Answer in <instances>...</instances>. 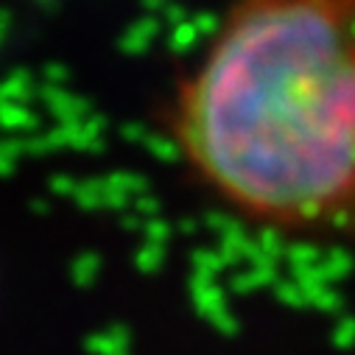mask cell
Wrapping results in <instances>:
<instances>
[{"mask_svg": "<svg viewBox=\"0 0 355 355\" xmlns=\"http://www.w3.org/2000/svg\"><path fill=\"white\" fill-rule=\"evenodd\" d=\"M165 121L185 173L243 227L355 241V0H230Z\"/></svg>", "mask_w": 355, "mask_h": 355, "instance_id": "obj_1", "label": "cell"}]
</instances>
